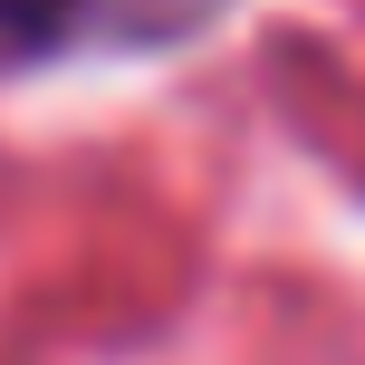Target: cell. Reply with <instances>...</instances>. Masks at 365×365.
<instances>
[{
  "label": "cell",
  "instance_id": "cell-1",
  "mask_svg": "<svg viewBox=\"0 0 365 365\" xmlns=\"http://www.w3.org/2000/svg\"><path fill=\"white\" fill-rule=\"evenodd\" d=\"M231 0H0V77L77 68V58H154L202 38Z\"/></svg>",
  "mask_w": 365,
  "mask_h": 365
}]
</instances>
